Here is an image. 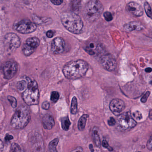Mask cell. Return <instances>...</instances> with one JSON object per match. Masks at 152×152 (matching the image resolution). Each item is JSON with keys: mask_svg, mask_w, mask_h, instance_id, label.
Instances as JSON below:
<instances>
[{"mask_svg": "<svg viewBox=\"0 0 152 152\" xmlns=\"http://www.w3.org/2000/svg\"><path fill=\"white\" fill-rule=\"evenodd\" d=\"M61 127L65 131H68L71 125V122L68 117H65L61 119Z\"/></svg>", "mask_w": 152, "mask_h": 152, "instance_id": "22", "label": "cell"}, {"mask_svg": "<svg viewBox=\"0 0 152 152\" xmlns=\"http://www.w3.org/2000/svg\"><path fill=\"white\" fill-rule=\"evenodd\" d=\"M33 22L38 26H48L52 23L53 20L51 18L48 17H40L35 14L32 16Z\"/></svg>", "mask_w": 152, "mask_h": 152, "instance_id": "17", "label": "cell"}, {"mask_svg": "<svg viewBox=\"0 0 152 152\" xmlns=\"http://www.w3.org/2000/svg\"><path fill=\"white\" fill-rule=\"evenodd\" d=\"M61 19L63 26L69 32L76 34L82 32L84 24L77 14L75 12H65L61 14Z\"/></svg>", "mask_w": 152, "mask_h": 152, "instance_id": "2", "label": "cell"}, {"mask_svg": "<svg viewBox=\"0 0 152 152\" xmlns=\"http://www.w3.org/2000/svg\"><path fill=\"white\" fill-rule=\"evenodd\" d=\"M50 1L54 5H61L63 3V0H50Z\"/></svg>", "mask_w": 152, "mask_h": 152, "instance_id": "37", "label": "cell"}, {"mask_svg": "<svg viewBox=\"0 0 152 152\" xmlns=\"http://www.w3.org/2000/svg\"><path fill=\"white\" fill-rule=\"evenodd\" d=\"M7 99L13 108H15L17 106V101L16 98L11 96H8Z\"/></svg>", "mask_w": 152, "mask_h": 152, "instance_id": "29", "label": "cell"}, {"mask_svg": "<svg viewBox=\"0 0 152 152\" xmlns=\"http://www.w3.org/2000/svg\"><path fill=\"white\" fill-rule=\"evenodd\" d=\"M54 32L53 30H49L46 32V36L49 38H52L54 36Z\"/></svg>", "mask_w": 152, "mask_h": 152, "instance_id": "38", "label": "cell"}, {"mask_svg": "<svg viewBox=\"0 0 152 152\" xmlns=\"http://www.w3.org/2000/svg\"><path fill=\"white\" fill-rule=\"evenodd\" d=\"M125 108V103L123 100L118 98H115L111 101L110 109L111 111L116 116H118Z\"/></svg>", "mask_w": 152, "mask_h": 152, "instance_id": "13", "label": "cell"}, {"mask_svg": "<svg viewBox=\"0 0 152 152\" xmlns=\"http://www.w3.org/2000/svg\"><path fill=\"white\" fill-rule=\"evenodd\" d=\"M108 125L110 126H115L116 124V121L115 119L113 117H111L110 118L108 121Z\"/></svg>", "mask_w": 152, "mask_h": 152, "instance_id": "34", "label": "cell"}, {"mask_svg": "<svg viewBox=\"0 0 152 152\" xmlns=\"http://www.w3.org/2000/svg\"><path fill=\"white\" fill-rule=\"evenodd\" d=\"M40 43L37 37H32L28 38L22 46V51L26 56H29L35 51Z\"/></svg>", "mask_w": 152, "mask_h": 152, "instance_id": "9", "label": "cell"}, {"mask_svg": "<svg viewBox=\"0 0 152 152\" xmlns=\"http://www.w3.org/2000/svg\"><path fill=\"white\" fill-rule=\"evenodd\" d=\"M59 98V94L57 91H53L51 94L50 100L52 102L56 103Z\"/></svg>", "mask_w": 152, "mask_h": 152, "instance_id": "28", "label": "cell"}, {"mask_svg": "<svg viewBox=\"0 0 152 152\" xmlns=\"http://www.w3.org/2000/svg\"><path fill=\"white\" fill-rule=\"evenodd\" d=\"M137 123L129 112H126L118 115L116 121V128L119 131H128L134 128Z\"/></svg>", "mask_w": 152, "mask_h": 152, "instance_id": "6", "label": "cell"}, {"mask_svg": "<svg viewBox=\"0 0 152 152\" xmlns=\"http://www.w3.org/2000/svg\"><path fill=\"white\" fill-rule=\"evenodd\" d=\"M80 0H71L70 3V8L71 10L74 12L77 11L79 10L80 5Z\"/></svg>", "mask_w": 152, "mask_h": 152, "instance_id": "24", "label": "cell"}, {"mask_svg": "<svg viewBox=\"0 0 152 152\" xmlns=\"http://www.w3.org/2000/svg\"><path fill=\"white\" fill-rule=\"evenodd\" d=\"M10 152H22L20 146L16 143L12 144L10 148Z\"/></svg>", "mask_w": 152, "mask_h": 152, "instance_id": "27", "label": "cell"}, {"mask_svg": "<svg viewBox=\"0 0 152 152\" xmlns=\"http://www.w3.org/2000/svg\"></svg>", "mask_w": 152, "mask_h": 152, "instance_id": "45", "label": "cell"}, {"mask_svg": "<svg viewBox=\"0 0 152 152\" xmlns=\"http://www.w3.org/2000/svg\"><path fill=\"white\" fill-rule=\"evenodd\" d=\"M22 97L27 105H37L39 104L40 94L36 81L29 78L27 87L22 92Z\"/></svg>", "mask_w": 152, "mask_h": 152, "instance_id": "5", "label": "cell"}, {"mask_svg": "<svg viewBox=\"0 0 152 152\" xmlns=\"http://www.w3.org/2000/svg\"><path fill=\"white\" fill-rule=\"evenodd\" d=\"M99 61L101 66L107 71L112 72L117 68V61L111 55L104 54L102 55L100 57Z\"/></svg>", "mask_w": 152, "mask_h": 152, "instance_id": "11", "label": "cell"}, {"mask_svg": "<svg viewBox=\"0 0 152 152\" xmlns=\"http://www.w3.org/2000/svg\"><path fill=\"white\" fill-rule=\"evenodd\" d=\"M44 128L47 130H51L55 126V120L52 115L46 114L43 117L42 119Z\"/></svg>", "mask_w": 152, "mask_h": 152, "instance_id": "18", "label": "cell"}, {"mask_svg": "<svg viewBox=\"0 0 152 152\" xmlns=\"http://www.w3.org/2000/svg\"><path fill=\"white\" fill-rule=\"evenodd\" d=\"M145 10L147 16L152 20V10L151 7L147 2H145L144 4Z\"/></svg>", "mask_w": 152, "mask_h": 152, "instance_id": "26", "label": "cell"}, {"mask_svg": "<svg viewBox=\"0 0 152 152\" xmlns=\"http://www.w3.org/2000/svg\"><path fill=\"white\" fill-rule=\"evenodd\" d=\"M90 146H91V148L90 147H89V148H90V151H91L92 152H93L94 151V150H93V145H90Z\"/></svg>", "mask_w": 152, "mask_h": 152, "instance_id": "44", "label": "cell"}, {"mask_svg": "<svg viewBox=\"0 0 152 152\" xmlns=\"http://www.w3.org/2000/svg\"><path fill=\"white\" fill-rule=\"evenodd\" d=\"M1 69L4 78L10 80L17 74L18 70V64L14 61H7L2 65Z\"/></svg>", "mask_w": 152, "mask_h": 152, "instance_id": "10", "label": "cell"}, {"mask_svg": "<svg viewBox=\"0 0 152 152\" xmlns=\"http://www.w3.org/2000/svg\"><path fill=\"white\" fill-rule=\"evenodd\" d=\"M78 103L77 97L74 96L72 98L71 105V113L73 114H76L77 112Z\"/></svg>", "mask_w": 152, "mask_h": 152, "instance_id": "25", "label": "cell"}, {"mask_svg": "<svg viewBox=\"0 0 152 152\" xmlns=\"http://www.w3.org/2000/svg\"><path fill=\"white\" fill-rule=\"evenodd\" d=\"M4 144L2 141L0 139V152H2L3 151L4 149Z\"/></svg>", "mask_w": 152, "mask_h": 152, "instance_id": "41", "label": "cell"}, {"mask_svg": "<svg viewBox=\"0 0 152 152\" xmlns=\"http://www.w3.org/2000/svg\"><path fill=\"white\" fill-rule=\"evenodd\" d=\"M92 136L93 140L96 146L100 148L101 145V139L98 133V128L97 127H94L92 130Z\"/></svg>", "mask_w": 152, "mask_h": 152, "instance_id": "19", "label": "cell"}, {"mask_svg": "<svg viewBox=\"0 0 152 152\" xmlns=\"http://www.w3.org/2000/svg\"><path fill=\"white\" fill-rule=\"evenodd\" d=\"M4 44L7 52L11 53L20 46L21 41L16 34L10 33L6 34L4 36Z\"/></svg>", "mask_w": 152, "mask_h": 152, "instance_id": "8", "label": "cell"}, {"mask_svg": "<svg viewBox=\"0 0 152 152\" xmlns=\"http://www.w3.org/2000/svg\"><path fill=\"white\" fill-rule=\"evenodd\" d=\"M31 118L30 110L27 106L20 105L14 113L10 121V126L14 129L25 128L29 123Z\"/></svg>", "mask_w": 152, "mask_h": 152, "instance_id": "3", "label": "cell"}, {"mask_svg": "<svg viewBox=\"0 0 152 152\" xmlns=\"http://www.w3.org/2000/svg\"><path fill=\"white\" fill-rule=\"evenodd\" d=\"M149 117L151 119H152V110H151L149 111Z\"/></svg>", "mask_w": 152, "mask_h": 152, "instance_id": "43", "label": "cell"}, {"mask_svg": "<svg viewBox=\"0 0 152 152\" xmlns=\"http://www.w3.org/2000/svg\"><path fill=\"white\" fill-rule=\"evenodd\" d=\"M88 69V65L83 60L69 61L63 67L62 72L66 78L76 80L86 75Z\"/></svg>", "mask_w": 152, "mask_h": 152, "instance_id": "1", "label": "cell"}, {"mask_svg": "<svg viewBox=\"0 0 152 152\" xmlns=\"http://www.w3.org/2000/svg\"><path fill=\"white\" fill-rule=\"evenodd\" d=\"M146 146H147V148H148V150L152 151V135L149 138Z\"/></svg>", "mask_w": 152, "mask_h": 152, "instance_id": "35", "label": "cell"}, {"mask_svg": "<svg viewBox=\"0 0 152 152\" xmlns=\"http://www.w3.org/2000/svg\"><path fill=\"white\" fill-rule=\"evenodd\" d=\"M70 152H84L82 148L81 147H77Z\"/></svg>", "mask_w": 152, "mask_h": 152, "instance_id": "40", "label": "cell"}, {"mask_svg": "<svg viewBox=\"0 0 152 152\" xmlns=\"http://www.w3.org/2000/svg\"><path fill=\"white\" fill-rule=\"evenodd\" d=\"M103 16L105 20L107 21H111L113 19L112 15L110 12H105L104 13Z\"/></svg>", "mask_w": 152, "mask_h": 152, "instance_id": "30", "label": "cell"}, {"mask_svg": "<svg viewBox=\"0 0 152 152\" xmlns=\"http://www.w3.org/2000/svg\"><path fill=\"white\" fill-rule=\"evenodd\" d=\"M150 92L149 91H147L145 93V94L142 96V98L141 99V101L142 102L145 103L148 99V97L150 96Z\"/></svg>", "mask_w": 152, "mask_h": 152, "instance_id": "32", "label": "cell"}, {"mask_svg": "<svg viewBox=\"0 0 152 152\" xmlns=\"http://www.w3.org/2000/svg\"><path fill=\"white\" fill-rule=\"evenodd\" d=\"M29 78L27 77H24L23 79L18 81L17 88L20 92H23L26 88Z\"/></svg>", "mask_w": 152, "mask_h": 152, "instance_id": "20", "label": "cell"}, {"mask_svg": "<svg viewBox=\"0 0 152 152\" xmlns=\"http://www.w3.org/2000/svg\"><path fill=\"white\" fill-rule=\"evenodd\" d=\"M145 71L147 73H151L152 71V68H147L145 69Z\"/></svg>", "mask_w": 152, "mask_h": 152, "instance_id": "42", "label": "cell"}, {"mask_svg": "<svg viewBox=\"0 0 152 152\" xmlns=\"http://www.w3.org/2000/svg\"><path fill=\"white\" fill-rule=\"evenodd\" d=\"M13 29L21 34H29L34 32L37 25L28 19H19L13 23Z\"/></svg>", "mask_w": 152, "mask_h": 152, "instance_id": "7", "label": "cell"}, {"mask_svg": "<svg viewBox=\"0 0 152 152\" xmlns=\"http://www.w3.org/2000/svg\"><path fill=\"white\" fill-rule=\"evenodd\" d=\"M133 116L134 118L138 121H140L142 119V113L139 111H136L133 113Z\"/></svg>", "mask_w": 152, "mask_h": 152, "instance_id": "31", "label": "cell"}, {"mask_svg": "<svg viewBox=\"0 0 152 152\" xmlns=\"http://www.w3.org/2000/svg\"><path fill=\"white\" fill-rule=\"evenodd\" d=\"M102 146H103L104 148H107L108 149V150H109V151H113V148H111V147H110L109 146V144H108V142L106 140H104L103 141H102Z\"/></svg>", "mask_w": 152, "mask_h": 152, "instance_id": "33", "label": "cell"}, {"mask_svg": "<svg viewBox=\"0 0 152 152\" xmlns=\"http://www.w3.org/2000/svg\"><path fill=\"white\" fill-rule=\"evenodd\" d=\"M104 9L103 5L100 1L91 0L84 7L82 13L83 18L88 22H94L100 18Z\"/></svg>", "mask_w": 152, "mask_h": 152, "instance_id": "4", "label": "cell"}, {"mask_svg": "<svg viewBox=\"0 0 152 152\" xmlns=\"http://www.w3.org/2000/svg\"><path fill=\"white\" fill-rule=\"evenodd\" d=\"M13 137L12 136L9 134H6V136H5L4 139H5V141L9 142V141H10V140L13 139Z\"/></svg>", "mask_w": 152, "mask_h": 152, "instance_id": "39", "label": "cell"}, {"mask_svg": "<svg viewBox=\"0 0 152 152\" xmlns=\"http://www.w3.org/2000/svg\"><path fill=\"white\" fill-rule=\"evenodd\" d=\"M88 117V114H84L82 115L79 120L78 122V129L80 131H83L85 129L86 123L87 119Z\"/></svg>", "mask_w": 152, "mask_h": 152, "instance_id": "21", "label": "cell"}, {"mask_svg": "<svg viewBox=\"0 0 152 152\" xmlns=\"http://www.w3.org/2000/svg\"><path fill=\"white\" fill-rule=\"evenodd\" d=\"M145 27L140 22L138 21H131L126 23L123 26V29L126 32L133 31H140L143 30Z\"/></svg>", "mask_w": 152, "mask_h": 152, "instance_id": "15", "label": "cell"}, {"mask_svg": "<svg viewBox=\"0 0 152 152\" xmlns=\"http://www.w3.org/2000/svg\"><path fill=\"white\" fill-rule=\"evenodd\" d=\"M100 45L93 41H90L85 48V50L90 55H94L101 52Z\"/></svg>", "mask_w": 152, "mask_h": 152, "instance_id": "16", "label": "cell"}, {"mask_svg": "<svg viewBox=\"0 0 152 152\" xmlns=\"http://www.w3.org/2000/svg\"><path fill=\"white\" fill-rule=\"evenodd\" d=\"M42 108L43 109H44V110H49L50 107V103H49V102H44L42 104Z\"/></svg>", "mask_w": 152, "mask_h": 152, "instance_id": "36", "label": "cell"}, {"mask_svg": "<svg viewBox=\"0 0 152 152\" xmlns=\"http://www.w3.org/2000/svg\"><path fill=\"white\" fill-rule=\"evenodd\" d=\"M127 11L135 17H142L143 15L144 11L142 7L139 4L135 2L131 1L127 4L126 7Z\"/></svg>", "mask_w": 152, "mask_h": 152, "instance_id": "14", "label": "cell"}, {"mask_svg": "<svg viewBox=\"0 0 152 152\" xmlns=\"http://www.w3.org/2000/svg\"><path fill=\"white\" fill-rule=\"evenodd\" d=\"M66 47L65 40L61 37L54 38L51 42V50L54 54H60L64 52Z\"/></svg>", "mask_w": 152, "mask_h": 152, "instance_id": "12", "label": "cell"}, {"mask_svg": "<svg viewBox=\"0 0 152 152\" xmlns=\"http://www.w3.org/2000/svg\"><path fill=\"white\" fill-rule=\"evenodd\" d=\"M59 142V139L57 138L53 139L49 145V149L50 152H58L57 150V145Z\"/></svg>", "mask_w": 152, "mask_h": 152, "instance_id": "23", "label": "cell"}]
</instances>
